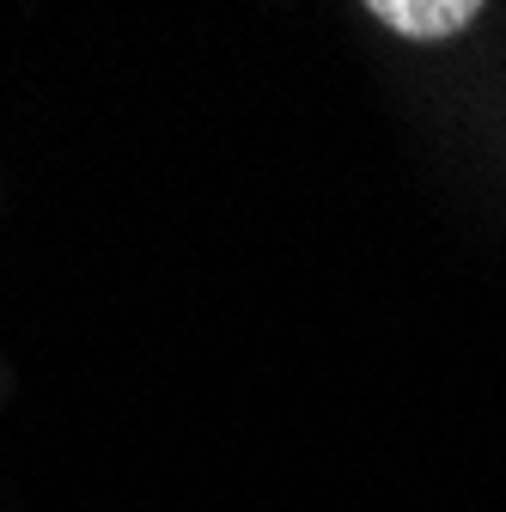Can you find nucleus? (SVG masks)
<instances>
[{
	"label": "nucleus",
	"mask_w": 506,
	"mask_h": 512,
	"mask_svg": "<svg viewBox=\"0 0 506 512\" xmlns=\"http://www.w3.org/2000/svg\"><path fill=\"white\" fill-rule=\"evenodd\" d=\"M366 13L385 31H397V37L446 43V37H464L482 19V0H372Z\"/></svg>",
	"instance_id": "obj_1"
}]
</instances>
